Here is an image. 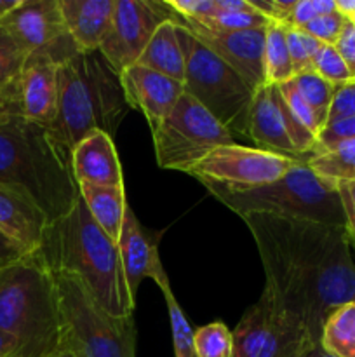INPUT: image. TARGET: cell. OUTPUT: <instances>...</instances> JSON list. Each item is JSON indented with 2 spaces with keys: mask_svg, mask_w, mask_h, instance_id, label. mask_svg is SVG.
<instances>
[{
  "mask_svg": "<svg viewBox=\"0 0 355 357\" xmlns=\"http://www.w3.org/2000/svg\"><path fill=\"white\" fill-rule=\"evenodd\" d=\"M278 91H281L282 98H284V101L287 103V107L291 108L292 114L296 115V119H298V121L301 122L306 129H310L313 135L319 136L320 129H319V124H317L315 115H313V112L310 110V107L306 105V101L303 100V96L299 94V91L296 89L294 82H292V80H289V82L282 84V86H278Z\"/></svg>",
  "mask_w": 355,
  "mask_h": 357,
  "instance_id": "36",
  "label": "cell"
},
{
  "mask_svg": "<svg viewBox=\"0 0 355 357\" xmlns=\"http://www.w3.org/2000/svg\"><path fill=\"white\" fill-rule=\"evenodd\" d=\"M56 357H73L72 354H70V352L68 351H63V352H59V354L58 356H56Z\"/></svg>",
  "mask_w": 355,
  "mask_h": 357,
  "instance_id": "46",
  "label": "cell"
},
{
  "mask_svg": "<svg viewBox=\"0 0 355 357\" xmlns=\"http://www.w3.org/2000/svg\"><path fill=\"white\" fill-rule=\"evenodd\" d=\"M51 225L40 206L24 190L0 183V232L33 255Z\"/></svg>",
  "mask_w": 355,
  "mask_h": 357,
  "instance_id": "18",
  "label": "cell"
},
{
  "mask_svg": "<svg viewBox=\"0 0 355 357\" xmlns=\"http://www.w3.org/2000/svg\"><path fill=\"white\" fill-rule=\"evenodd\" d=\"M249 138L256 149L275 155L306 160L298 153L284 126L281 107H278V86L260 87L254 93L249 112Z\"/></svg>",
  "mask_w": 355,
  "mask_h": 357,
  "instance_id": "20",
  "label": "cell"
},
{
  "mask_svg": "<svg viewBox=\"0 0 355 357\" xmlns=\"http://www.w3.org/2000/svg\"><path fill=\"white\" fill-rule=\"evenodd\" d=\"M347 17L343 14H340L338 10H333V13H327L319 16L317 20L310 21L306 26H303L301 30L305 33L312 35L313 38L320 42L324 45H334L336 44L338 37L343 31L345 24H347Z\"/></svg>",
  "mask_w": 355,
  "mask_h": 357,
  "instance_id": "34",
  "label": "cell"
},
{
  "mask_svg": "<svg viewBox=\"0 0 355 357\" xmlns=\"http://www.w3.org/2000/svg\"><path fill=\"white\" fill-rule=\"evenodd\" d=\"M233 357H303L317 347L301 326L275 309L267 293L233 330Z\"/></svg>",
  "mask_w": 355,
  "mask_h": 357,
  "instance_id": "10",
  "label": "cell"
},
{
  "mask_svg": "<svg viewBox=\"0 0 355 357\" xmlns=\"http://www.w3.org/2000/svg\"><path fill=\"white\" fill-rule=\"evenodd\" d=\"M310 169L333 185L355 183V138L341 142L306 159Z\"/></svg>",
  "mask_w": 355,
  "mask_h": 357,
  "instance_id": "24",
  "label": "cell"
},
{
  "mask_svg": "<svg viewBox=\"0 0 355 357\" xmlns=\"http://www.w3.org/2000/svg\"><path fill=\"white\" fill-rule=\"evenodd\" d=\"M303 357H333V356H329L326 351H324L322 347H320V345H317V347L310 349V351L306 352V354Z\"/></svg>",
  "mask_w": 355,
  "mask_h": 357,
  "instance_id": "45",
  "label": "cell"
},
{
  "mask_svg": "<svg viewBox=\"0 0 355 357\" xmlns=\"http://www.w3.org/2000/svg\"><path fill=\"white\" fill-rule=\"evenodd\" d=\"M336 188L343 206L345 230L350 237V243L355 246V183H340Z\"/></svg>",
  "mask_w": 355,
  "mask_h": 357,
  "instance_id": "40",
  "label": "cell"
},
{
  "mask_svg": "<svg viewBox=\"0 0 355 357\" xmlns=\"http://www.w3.org/2000/svg\"><path fill=\"white\" fill-rule=\"evenodd\" d=\"M162 295L166 298L167 312H169L174 357H197L195 354V330L190 326L187 316L181 310L178 298L173 295V289H164Z\"/></svg>",
  "mask_w": 355,
  "mask_h": 357,
  "instance_id": "29",
  "label": "cell"
},
{
  "mask_svg": "<svg viewBox=\"0 0 355 357\" xmlns=\"http://www.w3.org/2000/svg\"><path fill=\"white\" fill-rule=\"evenodd\" d=\"M26 257H30V255H26V251L23 248L17 246L6 234L0 232V268L14 264V261L23 260Z\"/></svg>",
  "mask_w": 355,
  "mask_h": 357,
  "instance_id": "41",
  "label": "cell"
},
{
  "mask_svg": "<svg viewBox=\"0 0 355 357\" xmlns=\"http://www.w3.org/2000/svg\"><path fill=\"white\" fill-rule=\"evenodd\" d=\"M176 30L184 54V93L195 98L230 131L249 136L254 91L187 28L176 23Z\"/></svg>",
  "mask_w": 355,
  "mask_h": 357,
  "instance_id": "8",
  "label": "cell"
},
{
  "mask_svg": "<svg viewBox=\"0 0 355 357\" xmlns=\"http://www.w3.org/2000/svg\"><path fill=\"white\" fill-rule=\"evenodd\" d=\"M336 2V10L343 14L347 20H350L355 14V0H334Z\"/></svg>",
  "mask_w": 355,
  "mask_h": 357,
  "instance_id": "44",
  "label": "cell"
},
{
  "mask_svg": "<svg viewBox=\"0 0 355 357\" xmlns=\"http://www.w3.org/2000/svg\"><path fill=\"white\" fill-rule=\"evenodd\" d=\"M292 82H294L296 89L299 91L303 100L306 101L310 110L313 112L319 129L322 131L327 124V119H329V110L334 98V86L317 75L315 72L296 75Z\"/></svg>",
  "mask_w": 355,
  "mask_h": 357,
  "instance_id": "27",
  "label": "cell"
},
{
  "mask_svg": "<svg viewBox=\"0 0 355 357\" xmlns=\"http://www.w3.org/2000/svg\"><path fill=\"white\" fill-rule=\"evenodd\" d=\"M183 20V17H181ZM198 24L211 31H240L253 30V28H268L274 21L263 16L256 9L251 10H219L216 7L214 13L202 20H184Z\"/></svg>",
  "mask_w": 355,
  "mask_h": 357,
  "instance_id": "28",
  "label": "cell"
},
{
  "mask_svg": "<svg viewBox=\"0 0 355 357\" xmlns=\"http://www.w3.org/2000/svg\"><path fill=\"white\" fill-rule=\"evenodd\" d=\"M159 241L160 232L155 234L153 230L145 229L131 206H127L117 246L122 258L125 281L134 300L141 282L148 278L153 279L162 291L171 288L169 278L160 260Z\"/></svg>",
  "mask_w": 355,
  "mask_h": 357,
  "instance_id": "15",
  "label": "cell"
},
{
  "mask_svg": "<svg viewBox=\"0 0 355 357\" xmlns=\"http://www.w3.org/2000/svg\"><path fill=\"white\" fill-rule=\"evenodd\" d=\"M136 65L162 73L181 84L184 82V54L173 20L164 21L157 28Z\"/></svg>",
  "mask_w": 355,
  "mask_h": 357,
  "instance_id": "23",
  "label": "cell"
},
{
  "mask_svg": "<svg viewBox=\"0 0 355 357\" xmlns=\"http://www.w3.org/2000/svg\"><path fill=\"white\" fill-rule=\"evenodd\" d=\"M59 101L49 131L72 152L93 131L111 138L131 110L120 75L100 51H77L58 66Z\"/></svg>",
  "mask_w": 355,
  "mask_h": 357,
  "instance_id": "4",
  "label": "cell"
},
{
  "mask_svg": "<svg viewBox=\"0 0 355 357\" xmlns=\"http://www.w3.org/2000/svg\"><path fill=\"white\" fill-rule=\"evenodd\" d=\"M320 347L333 357H355V302L329 314L320 333Z\"/></svg>",
  "mask_w": 355,
  "mask_h": 357,
  "instance_id": "25",
  "label": "cell"
},
{
  "mask_svg": "<svg viewBox=\"0 0 355 357\" xmlns=\"http://www.w3.org/2000/svg\"><path fill=\"white\" fill-rule=\"evenodd\" d=\"M152 136L159 166L183 173H188L211 150L237 143L235 132L187 93Z\"/></svg>",
  "mask_w": 355,
  "mask_h": 357,
  "instance_id": "9",
  "label": "cell"
},
{
  "mask_svg": "<svg viewBox=\"0 0 355 357\" xmlns=\"http://www.w3.org/2000/svg\"><path fill=\"white\" fill-rule=\"evenodd\" d=\"M355 115V80H350L341 86H334L333 105L329 110L327 122L340 121L345 117H354Z\"/></svg>",
  "mask_w": 355,
  "mask_h": 357,
  "instance_id": "38",
  "label": "cell"
},
{
  "mask_svg": "<svg viewBox=\"0 0 355 357\" xmlns=\"http://www.w3.org/2000/svg\"><path fill=\"white\" fill-rule=\"evenodd\" d=\"M70 38L79 51H100L110 30L115 0H59Z\"/></svg>",
  "mask_w": 355,
  "mask_h": 357,
  "instance_id": "21",
  "label": "cell"
},
{
  "mask_svg": "<svg viewBox=\"0 0 355 357\" xmlns=\"http://www.w3.org/2000/svg\"><path fill=\"white\" fill-rule=\"evenodd\" d=\"M120 82L129 108H136L145 115L152 132L166 121L184 94L183 84L141 65L124 70Z\"/></svg>",
  "mask_w": 355,
  "mask_h": 357,
  "instance_id": "16",
  "label": "cell"
},
{
  "mask_svg": "<svg viewBox=\"0 0 355 357\" xmlns=\"http://www.w3.org/2000/svg\"><path fill=\"white\" fill-rule=\"evenodd\" d=\"M197 357H233V335L221 321L195 330Z\"/></svg>",
  "mask_w": 355,
  "mask_h": 357,
  "instance_id": "30",
  "label": "cell"
},
{
  "mask_svg": "<svg viewBox=\"0 0 355 357\" xmlns=\"http://www.w3.org/2000/svg\"><path fill=\"white\" fill-rule=\"evenodd\" d=\"M23 2L24 0H0V20H3L9 14H13L14 10L19 9Z\"/></svg>",
  "mask_w": 355,
  "mask_h": 357,
  "instance_id": "43",
  "label": "cell"
},
{
  "mask_svg": "<svg viewBox=\"0 0 355 357\" xmlns=\"http://www.w3.org/2000/svg\"><path fill=\"white\" fill-rule=\"evenodd\" d=\"M52 274H66L113 317L134 314L136 300L125 281L118 246L97 227L82 199L72 211L45 230L40 248L33 253Z\"/></svg>",
  "mask_w": 355,
  "mask_h": 357,
  "instance_id": "2",
  "label": "cell"
},
{
  "mask_svg": "<svg viewBox=\"0 0 355 357\" xmlns=\"http://www.w3.org/2000/svg\"><path fill=\"white\" fill-rule=\"evenodd\" d=\"M0 183L26 192L51 223L68 215L80 199L72 152L45 126L21 114H0Z\"/></svg>",
  "mask_w": 355,
  "mask_h": 357,
  "instance_id": "3",
  "label": "cell"
},
{
  "mask_svg": "<svg viewBox=\"0 0 355 357\" xmlns=\"http://www.w3.org/2000/svg\"><path fill=\"white\" fill-rule=\"evenodd\" d=\"M200 183L240 218L260 213L345 229V213L336 185L313 173L306 160H299L289 173L263 187L239 188L212 181Z\"/></svg>",
  "mask_w": 355,
  "mask_h": 357,
  "instance_id": "6",
  "label": "cell"
},
{
  "mask_svg": "<svg viewBox=\"0 0 355 357\" xmlns=\"http://www.w3.org/2000/svg\"><path fill=\"white\" fill-rule=\"evenodd\" d=\"M350 21H352V23H354V26H355V14H354V16L350 17Z\"/></svg>",
  "mask_w": 355,
  "mask_h": 357,
  "instance_id": "47",
  "label": "cell"
},
{
  "mask_svg": "<svg viewBox=\"0 0 355 357\" xmlns=\"http://www.w3.org/2000/svg\"><path fill=\"white\" fill-rule=\"evenodd\" d=\"M0 330L16 338V357L65 351L54 275L33 255L0 268Z\"/></svg>",
  "mask_w": 355,
  "mask_h": 357,
  "instance_id": "5",
  "label": "cell"
},
{
  "mask_svg": "<svg viewBox=\"0 0 355 357\" xmlns=\"http://www.w3.org/2000/svg\"><path fill=\"white\" fill-rule=\"evenodd\" d=\"M334 49L338 51V54L341 56V59L347 65L348 72H350L352 79L355 80V26L350 20L345 24L343 31L338 37Z\"/></svg>",
  "mask_w": 355,
  "mask_h": 357,
  "instance_id": "39",
  "label": "cell"
},
{
  "mask_svg": "<svg viewBox=\"0 0 355 357\" xmlns=\"http://www.w3.org/2000/svg\"><path fill=\"white\" fill-rule=\"evenodd\" d=\"M0 24L26 56L47 54L61 63L79 51L66 30L59 0H24Z\"/></svg>",
  "mask_w": 355,
  "mask_h": 357,
  "instance_id": "13",
  "label": "cell"
},
{
  "mask_svg": "<svg viewBox=\"0 0 355 357\" xmlns=\"http://www.w3.org/2000/svg\"><path fill=\"white\" fill-rule=\"evenodd\" d=\"M58 66L47 54H30L17 79L21 114L37 124L49 126L56 121L59 101Z\"/></svg>",
  "mask_w": 355,
  "mask_h": 357,
  "instance_id": "17",
  "label": "cell"
},
{
  "mask_svg": "<svg viewBox=\"0 0 355 357\" xmlns=\"http://www.w3.org/2000/svg\"><path fill=\"white\" fill-rule=\"evenodd\" d=\"M72 171L77 185L124 187V173L113 138L103 131L84 136L72 150Z\"/></svg>",
  "mask_w": 355,
  "mask_h": 357,
  "instance_id": "19",
  "label": "cell"
},
{
  "mask_svg": "<svg viewBox=\"0 0 355 357\" xmlns=\"http://www.w3.org/2000/svg\"><path fill=\"white\" fill-rule=\"evenodd\" d=\"M355 138V115L354 117H345L340 121L327 122L326 128L319 132L317 136V146L313 153L324 152V150L331 149V146L338 145L341 142Z\"/></svg>",
  "mask_w": 355,
  "mask_h": 357,
  "instance_id": "37",
  "label": "cell"
},
{
  "mask_svg": "<svg viewBox=\"0 0 355 357\" xmlns=\"http://www.w3.org/2000/svg\"><path fill=\"white\" fill-rule=\"evenodd\" d=\"M299 160L275 155L260 149L235 143L211 150L188 174L198 181L226 185V187L253 188L274 183L292 169Z\"/></svg>",
  "mask_w": 355,
  "mask_h": 357,
  "instance_id": "11",
  "label": "cell"
},
{
  "mask_svg": "<svg viewBox=\"0 0 355 357\" xmlns=\"http://www.w3.org/2000/svg\"><path fill=\"white\" fill-rule=\"evenodd\" d=\"M265 75L267 84L282 86L294 79L291 56L287 47V26L281 23H271L267 28L265 40Z\"/></svg>",
  "mask_w": 355,
  "mask_h": 357,
  "instance_id": "26",
  "label": "cell"
},
{
  "mask_svg": "<svg viewBox=\"0 0 355 357\" xmlns=\"http://www.w3.org/2000/svg\"><path fill=\"white\" fill-rule=\"evenodd\" d=\"M80 199L101 230L113 241L120 239L127 202L124 187H100V185L80 183Z\"/></svg>",
  "mask_w": 355,
  "mask_h": 357,
  "instance_id": "22",
  "label": "cell"
},
{
  "mask_svg": "<svg viewBox=\"0 0 355 357\" xmlns=\"http://www.w3.org/2000/svg\"><path fill=\"white\" fill-rule=\"evenodd\" d=\"M169 20H174V13L166 2L115 0L110 30L101 42L100 52L120 75L138 63L157 28Z\"/></svg>",
  "mask_w": 355,
  "mask_h": 357,
  "instance_id": "12",
  "label": "cell"
},
{
  "mask_svg": "<svg viewBox=\"0 0 355 357\" xmlns=\"http://www.w3.org/2000/svg\"><path fill=\"white\" fill-rule=\"evenodd\" d=\"M313 72L329 84H333V86H341V84L354 80L345 61L338 54L336 49H334V45H322L320 52L317 54L315 70Z\"/></svg>",
  "mask_w": 355,
  "mask_h": 357,
  "instance_id": "33",
  "label": "cell"
},
{
  "mask_svg": "<svg viewBox=\"0 0 355 357\" xmlns=\"http://www.w3.org/2000/svg\"><path fill=\"white\" fill-rule=\"evenodd\" d=\"M324 44H320L312 35L305 33L303 30L287 28V47L291 56L292 72L296 75L310 73L315 70V59Z\"/></svg>",
  "mask_w": 355,
  "mask_h": 357,
  "instance_id": "31",
  "label": "cell"
},
{
  "mask_svg": "<svg viewBox=\"0 0 355 357\" xmlns=\"http://www.w3.org/2000/svg\"><path fill=\"white\" fill-rule=\"evenodd\" d=\"M333 10H336V2L334 0H296V6L285 26L301 30L310 21L317 20L322 14L333 13Z\"/></svg>",
  "mask_w": 355,
  "mask_h": 357,
  "instance_id": "35",
  "label": "cell"
},
{
  "mask_svg": "<svg viewBox=\"0 0 355 357\" xmlns=\"http://www.w3.org/2000/svg\"><path fill=\"white\" fill-rule=\"evenodd\" d=\"M242 220L263 265V293L320 344L329 314L355 302V261L347 230L260 213Z\"/></svg>",
  "mask_w": 355,
  "mask_h": 357,
  "instance_id": "1",
  "label": "cell"
},
{
  "mask_svg": "<svg viewBox=\"0 0 355 357\" xmlns=\"http://www.w3.org/2000/svg\"><path fill=\"white\" fill-rule=\"evenodd\" d=\"M0 114H21L17 82L7 89H0Z\"/></svg>",
  "mask_w": 355,
  "mask_h": 357,
  "instance_id": "42",
  "label": "cell"
},
{
  "mask_svg": "<svg viewBox=\"0 0 355 357\" xmlns=\"http://www.w3.org/2000/svg\"><path fill=\"white\" fill-rule=\"evenodd\" d=\"M52 275L58 289L65 351L73 357H136L134 317L110 316L75 278Z\"/></svg>",
  "mask_w": 355,
  "mask_h": 357,
  "instance_id": "7",
  "label": "cell"
},
{
  "mask_svg": "<svg viewBox=\"0 0 355 357\" xmlns=\"http://www.w3.org/2000/svg\"><path fill=\"white\" fill-rule=\"evenodd\" d=\"M26 58V52L0 24V89H7L17 82Z\"/></svg>",
  "mask_w": 355,
  "mask_h": 357,
  "instance_id": "32",
  "label": "cell"
},
{
  "mask_svg": "<svg viewBox=\"0 0 355 357\" xmlns=\"http://www.w3.org/2000/svg\"><path fill=\"white\" fill-rule=\"evenodd\" d=\"M174 23L187 28L198 38L205 47L232 66L256 93L260 87L267 86L265 75V40L267 28H253L240 31H211L190 21L181 20L174 14Z\"/></svg>",
  "mask_w": 355,
  "mask_h": 357,
  "instance_id": "14",
  "label": "cell"
}]
</instances>
